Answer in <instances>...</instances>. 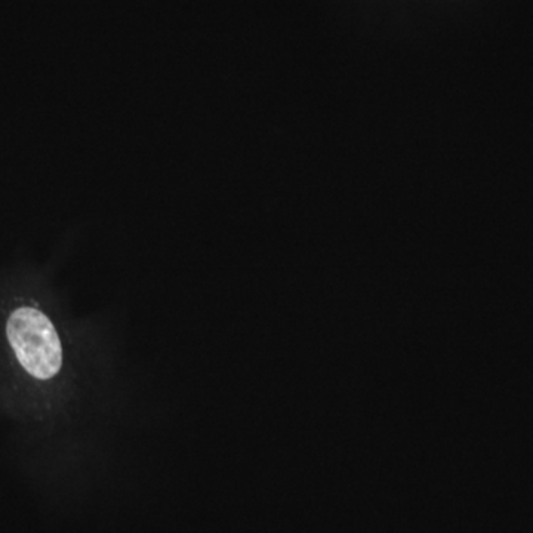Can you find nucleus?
Wrapping results in <instances>:
<instances>
[{
  "label": "nucleus",
  "mask_w": 533,
  "mask_h": 533,
  "mask_svg": "<svg viewBox=\"0 0 533 533\" xmlns=\"http://www.w3.org/2000/svg\"><path fill=\"white\" fill-rule=\"evenodd\" d=\"M6 337L15 359L30 377L49 381L60 374L63 344L54 323L39 308H15L6 322Z\"/></svg>",
  "instance_id": "1"
}]
</instances>
